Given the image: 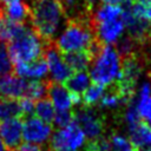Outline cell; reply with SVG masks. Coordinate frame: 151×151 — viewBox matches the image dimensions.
<instances>
[{"instance_id":"obj_35","label":"cell","mask_w":151,"mask_h":151,"mask_svg":"<svg viewBox=\"0 0 151 151\" xmlns=\"http://www.w3.org/2000/svg\"><path fill=\"white\" fill-rule=\"evenodd\" d=\"M0 151H7V149H6V146L4 145V143H2V140H1V137H0Z\"/></svg>"},{"instance_id":"obj_29","label":"cell","mask_w":151,"mask_h":151,"mask_svg":"<svg viewBox=\"0 0 151 151\" xmlns=\"http://www.w3.org/2000/svg\"><path fill=\"white\" fill-rule=\"evenodd\" d=\"M20 100V106H21V111L24 114V119L27 117L33 116L34 111H35V104L32 99L29 98H21Z\"/></svg>"},{"instance_id":"obj_2","label":"cell","mask_w":151,"mask_h":151,"mask_svg":"<svg viewBox=\"0 0 151 151\" xmlns=\"http://www.w3.org/2000/svg\"><path fill=\"white\" fill-rule=\"evenodd\" d=\"M93 19V18H92ZM93 21H66L64 31L54 41L60 53L87 51L97 40Z\"/></svg>"},{"instance_id":"obj_24","label":"cell","mask_w":151,"mask_h":151,"mask_svg":"<svg viewBox=\"0 0 151 151\" xmlns=\"http://www.w3.org/2000/svg\"><path fill=\"white\" fill-rule=\"evenodd\" d=\"M14 65L9 58L7 45L4 41H0V78L13 74Z\"/></svg>"},{"instance_id":"obj_33","label":"cell","mask_w":151,"mask_h":151,"mask_svg":"<svg viewBox=\"0 0 151 151\" xmlns=\"http://www.w3.org/2000/svg\"><path fill=\"white\" fill-rule=\"evenodd\" d=\"M145 18L151 22V5L145 7Z\"/></svg>"},{"instance_id":"obj_14","label":"cell","mask_w":151,"mask_h":151,"mask_svg":"<svg viewBox=\"0 0 151 151\" xmlns=\"http://www.w3.org/2000/svg\"><path fill=\"white\" fill-rule=\"evenodd\" d=\"M14 72L21 78H42L48 72V65L45 57H41L31 63L14 65Z\"/></svg>"},{"instance_id":"obj_11","label":"cell","mask_w":151,"mask_h":151,"mask_svg":"<svg viewBox=\"0 0 151 151\" xmlns=\"http://www.w3.org/2000/svg\"><path fill=\"white\" fill-rule=\"evenodd\" d=\"M27 83L24 78L17 74H9L0 78V96L14 99H21L25 97Z\"/></svg>"},{"instance_id":"obj_31","label":"cell","mask_w":151,"mask_h":151,"mask_svg":"<svg viewBox=\"0 0 151 151\" xmlns=\"http://www.w3.org/2000/svg\"><path fill=\"white\" fill-rule=\"evenodd\" d=\"M133 151H151V144L149 145H143V146H138V147H134Z\"/></svg>"},{"instance_id":"obj_13","label":"cell","mask_w":151,"mask_h":151,"mask_svg":"<svg viewBox=\"0 0 151 151\" xmlns=\"http://www.w3.org/2000/svg\"><path fill=\"white\" fill-rule=\"evenodd\" d=\"M47 94L51 99L54 107L59 110H70V107L73 105L72 98L70 92L65 88L64 85L60 83H57L54 80H47Z\"/></svg>"},{"instance_id":"obj_12","label":"cell","mask_w":151,"mask_h":151,"mask_svg":"<svg viewBox=\"0 0 151 151\" xmlns=\"http://www.w3.org/2000/svg\"><path fill=\"white\" fill-rule=\"evenodd\" d=\"M90 80L91 78L86 72H74L64 81V86L70 92L73 105H78L81 101L84 92L88 88Z\"/></svg>"},{"instance_id":"obj_36","label":"cell","mask_w":151,"mask_h":151,"mask_svg":"<svg viewBox=\"0 0 151 151\" xmlns=\"http://www.w3.org/2000/svg\"><path fill=\"white\" fill-rule=\"evenodd\" d=\"M7 1H9V0H5V2H7Z\"/></svg>"},{"instance_id":"obj_19","label":"cell","mask_w":151,"mask_h":151,"mask_svg":"<svg viewBox=\"0 0 151 151\" xmlns=\"http://www.w3.org/2000/svg\"><path fill=\"white\" fill-rule=\"evenodd\" d=\"M122 15V7L119 5H101L93 13V22L100 24L119 19Z\"/></svg>"},{"instance_id":"obj_34","label":"cell","mask_w":151,"mask_h":151,"mask_svg":"<svg viewBox=\"0 0 151 151\" xmlns=\"http://www.w3.org/2000/svg\"><path fill=\"white\" fill-rule=\"evenodd\" d=\"M133 1L137 2V4H140V5L145 6V7H147V6L151 5V0H133Z\"/></svg>"},{"instance_id":"obj_8","label":"cell","mask_w":151,"mask_h":151,"mask_svg":"<svg viewBox=\"0 0 151 151\" xmlns=\"http://www.w3.org/2000/svg\"><path fill=\"white\" fill-rule=\"evenodd\" d=\"M74 120L80 126L84 134L87 136L88 140L101 136L104 130V117L99 116L90 107L74 111Z\"/></svg>"},{"instance_id":"obj_20","label":"cell","mask_w":151,"mask_h":151,"mask_svg":"<svg viewBox=\"0 0 151 151\" xmlns=\"http://www.w3.org/2000/svg\"><path fill=\"white\" fill-rule=\"evenodd\" d=\"M137 109L140 118L151 124V87L149 84H144L140 88Z\"/></svg>"},{"instance_id":"obj_10","label":"cell","mask_w":151,"mask_h":151,"mask_svg":"<svg viewBox=\"0 0 151 151\" xmlns=\"http://www.w3.org/2000/svg\"><path fill=\"white\" fill-rule=\"evenodd\" d=\"M92 21H93V19H92ZM124 27L125 26H124L122 18L111 20V21H106V22H100V24L93 22V28H94L97 38L105 45L116 42L120 38V35L124 31Z\"/></svg>"},{"instance_id":"obj_16","label":"cell","mask_w":151,"mask_h":151,"mask_svg":"<svg viewBox=\"0 0 151 151\" xmlns=\"http://www.w3.org/2000/svg\"><path fill=\"white\" fill-rule=\"evenodd\" d=\"M65 64L72 70V72H86L87 67L92 65L93 57L87 51L61 53Z\"/></svg>"},{"instance_id":"obj_6","label":"cell","mask_w":151,"mask_h":151,"mask_svg":"<svg viewBox=\"0 0 151 151\" xmlns=\"http://www.w3.org/2000/svg\"><path fill=\"white\" fill-rule=\"evenodd\" d=\"M53 127L38 117L31 116L22 120V138L32 144H44L52 136Z\"/></svg>"},{"instance_id":"obj_7","label":"cell","mask_w":151,"mask_h":151,"mask_svg":"<svg viewBox=\"0 0 151 151\" xmlns=\"http://www.w3.org/2000/svg\"><path fill=\"white\" fill-rule=\"evenodd\" d=\"M44 57L48 65V71L52 76V80L57 83H64L68 77L73 74L72 70L65 64L60 51L54 42H47L45 46Z\"/></svg>"},{"instance_id":"obj_28","label":"cell","mask_w":151,"mask_h":151,"mask_svg":"<svg viewBox=\"0 0 151 151\" xmlns=\"http://www.w3.org/2000/svg\"><path fill=\"white\" fill-rule=\"evenodd\" d=\"M125 120L129 125L130 131L133 130L142 120V118L139 116V112H138V109H137V105H134L132 101L127 104V110L125 112Z\"/></svg>"},{"instance_id":"obj_15","label":"cell","mask_w":151,"mask_h":151,"mask_svg":"<svg viewBox=\"0 0 151 151\" xmlns=\"http://www.w3.org/2000/svg\"><path fill=\"white\" fill-rule=\"evenodd\" d=\"M6 15L19 24H31V8L26 0H9L5 6Z\"/></svg>"},{"instance_id":"obj_1","label":"cell","mask_w":151,"mask_h":151,"mask_svg":"<svg viewBox=\"0 0 151 151\" xmlns=\"http://www.w3.org/2000/svg\"><path fill=\"white\" fill-rule=\"evenodd\" d=\"M27 2L34 32L45 42H54L60 26L67 21L59 0H29Z\"/></svg>"},{"instance_id":"obj_9","label":"cell","mask_w":151,"mask_h":151,"mask_svg":"<svg viewBox=\"0 0 151 151\" xmlns=\"http://www.w3.org/2000/svg\"><path fill=\"white\" fill-rule=\"evenodd\" d=\"M0 137L7 151H14L22 138V119L14 118L0 122Z\"/></svg>"},{"instance_id":"obj_26","label":"cell","mask_w":151,"mask_h":151,"mask_svg":"<svg viewBox=\"0 0 151 151\" xmlns=\"http://www.w3.org/2000/svg\"><path fill=\"white\" fill-rule=\"evenodd\" d=\"M110 142H111L112 151H133L134 150L132 143L120 134L112 133L110 136Z\"/></svg>"},{"instance_id":"obj_5","label":"cell","mask_w":151,"mask_h":151,"mask_svg":"<svg viewBox=\"0 0 151 151\" xmlns=\"http://www.w3.org/2000/svg\"><path fill=\"white\" fill-rule=\"evenodd\" d=\"M85 142V134L77 122H72L64 129L52 133L48 150L51 151H74Z\"/></svg>"},{"instance_id":"obj_27","label":"cell","mask_w":151,"mask_h":151,"mask_svg":"<svg viewBox=\"0 0 151 151\" xmlns=\"http://www.w3.org/2000/svg\"><path fill=\"white\" fill-rule=\"evenodd\" d=\"M72 122H74V111L71 110H59L55 112L54 116V125L59 129H64L67 125H70Z\"/></svg>"},{"instance_id":"obj_30","label":"cell","mask_w":151,"mask_h":151,"mask_svg":"<svg viewBox=\"0 0 151 151\" xmlns=\"http://www.w3.org/2000/svg\"><path fill=\"white\" fill-rule=\"evenodd\" d=\"M14 151H44V149L38 144L32 143H22Z\"/></svg>"},{"instance_id":"obj_37","label":"cell","mask_w":151,"mask_h":151,"mask_svg":"<svg viewBox=\"0 0 151 151\" xmlns=\"http://www.w3.org/2000/svg\"><path fill=\"white\" fill-rule=\"evenodd\" d=\"M48 151H51V150H48Z\"/></svg>"},{"instance_id":"obj_32","label":"cell","mask_w":151,"mask_h":151,"mask_svg":"<svg viewBox=\"0 0 151 151\" xmlns=\"http://www.w3.org/2000/svg\"><path fill=\"white\" fill-rule=\"evenodd\" d=\"M105 5H120L123 0H101Z\"/></svg>"},{"instance_id":"obj_3","label":"cell","mask_w":151,"mask_h":151,"mask_svg":"<svg viewBox=\"0 0 151 151\" xmlns=\"http://www.w3.org/2000/svg\"><path fill=\"white\" fill-rule=\"evenodd\" d=\"M46 44L47 42L34 32L29 24L20 35L6 45L13 65H17L21 63H31L44 57Z\"/></svg>"},{"instance_id":"obj_23","label":"cell","mask_w":151,"mask_h":151,"mask_svg":"<svg viewBox=\"0 0 151 151\" xmlns=\"http://www.w3.org/2000/svg\"><path fill=\"white\" fill-rule=\"evenodd\" d=\"M104 86L99 85V84H92L91 86H88V88L84 92L83 97H81V101L84 104V107H92L96 104H98L104 94Z\"/></svg>"},{"instance_id":"obj_21","label":"cell","mask_w":151,"mask_h":151,"mask_svg":"<svg viewBox=\"0 0 151 151\" xmlns=\"http://www.w3.org/2000/svg\"><path fill=\"white\" fill-rule=\"evenodd\" d=\"M35 116L44 120L47 124L53 123L54 120V116H55V111H54V105L52 104L50 98H42L37 100L35 103V111H34Z\"/></svg>"},{"instance_id":"obj_4","label":"cell","mask_w":151,"mask_h":151,"mask_svg":"<svg viewBox=\"0 0 151 151\" xmlns=\"http://www.w3.org/2000/svg\"><path fill=\"white\" fill-rule=\"evenodd\" d=\"M120 74V58L112 45H105L101 53L92 63L90 77L94 84L111 85Z\"/></svg>"},{"instance_id":"obj_22","label":"cell","mask_w":151,"mask_h":151,"mask_svg":"<svg viewBox=\"0 0 151 151\" xmlns=\"http://www.w3.org/2000/svg\"><path fill=\"white\" fill-rule=\"evenodd\" d=\"M47 93V80H32L27 83V88L24 98H29L33 101L45 98Z\"/></svg>"},{"instance_id":"obj_17","label":"cell","mask_w":151,"mask_h":151,"mask_svg":"<svg viewBox=\"0 0 151 151\" xmlns=\"http://www.w3.org/2000/svg\"><path fill=\"white\" fill-rule=\"evenodd\" d=\"M19 118L24 120L20 100L0 96V122Z\"/></svg>"},{"instance_id":"obj_25","label":"cell","mask_w":151,"mask_h":151,"mask_svg":"<svg viewBox=\"0 0 151 151\" xmlns=\"http://www.w3.org/2000/svg\"><path fill=\"white\" fill-rule=\"evenodd\" d=\"M85 151H112L110 137L100 136L94 139H90L85 146Z\"/></svg>"},{"instance_id":"obj_18","label":"cell","mask_w":151,"mask_h":151,"mask_svg":"<svg viewBox=\"0 0 151 151\" xmlns=\"http://www.w3.org/2000/svg\"><path fill=\"white\" fill-rule=\"evenodd\" d=\"M130 132H131V143L133 147L151 144V124H149L147 122L142 119L140 123Z\"/></svg>"}]
</instances>
